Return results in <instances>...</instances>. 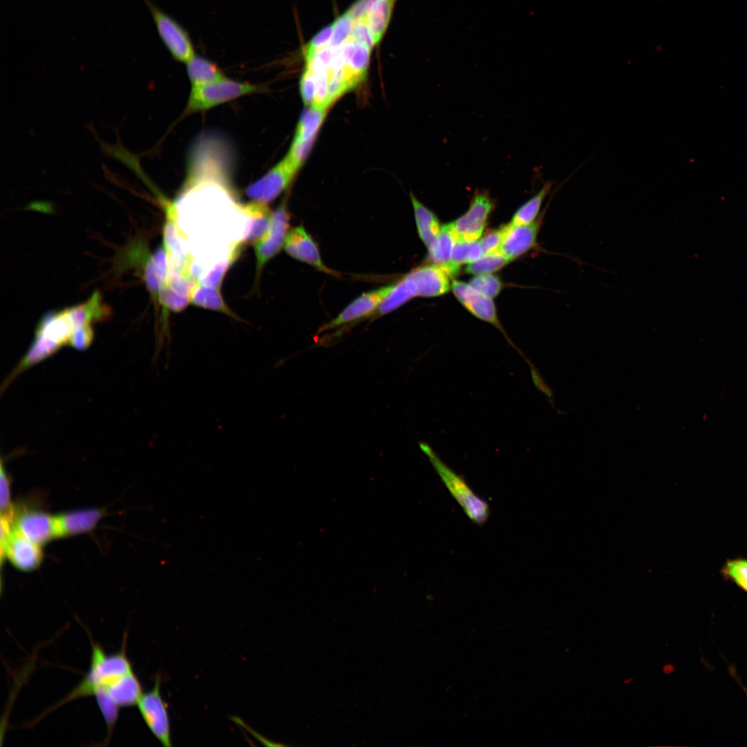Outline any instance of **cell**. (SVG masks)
Returning <instances> with one entry per match:
<instances>
[{"instance_id":"28","label":"cell","mask_w":747,"mask_h":747,"mask_svg":"<svg viewBox=\"0 0 747 747\" xmlns=\"http://www.w3.org/2000/svg\"><path fill=\"white\" fill-rule=\"evenodd\" d=\"M326 109L309 107L301 116L292 143L301 144L315 140L325 118Z\"/></svg>"},{"instance_id":"33","label":"cell","mask_w":747,"mask_h":747,"mask_svg":"<svg viewBox=\"0 0 747 747\" xmlns=\"http://www.w3.org/2000/svg\"><path fill=\"white\" fill-rule=\"evenodd\" d=\"M721 573L747 593V558L727 560L721 569Z\"/></svg>"},{"instance_id":"41","label":"cell","mask_w":747,"mask_h":747,"mask_svg":"<svg viewBox=\"0 0 747 747\" xmlns=\"http://www.w3.org/2000/svg\"><path fill=\"white\" fill-rule=\"evenodd\" d=\"M0 487L1 514H3L10 512L13 506L10 497V481L2 461L1 462Z\"/></svg>"},{"instance_id":"43","label":"cell","mask_w":747,"mask_h":747,"mask_svg":"<svg viewBox=\"0 0 747 747\" xmlns=\"http://www.w3.org/2000/svg\"><path fill=\"white\" fill-rule=\"evenodd\" d=\"M742 688H743L744 690L745 691V692H746V694L747 695V690L744 687V685H742Z\"/></svg>"},{"instance_id":"18","label":"cell","mask_w":747,"mask_h":747,"mask_svg":"<svg viewBox=\"0 0 747 747\" xmlns=\"http://www.w3.org/2000/svg\"><path fill=\"white\" fill-rule=\"evenodd\" d=\"M344 70L356 87L364 81L369 64L371 48L348 40L339 46Z\"/></svg>"},{"instance_id":"26","label":"cell","mask_w":747,"mask_h":747,"mask_svg":"<svg viewBox=\"0 0 747 747\" xmlns=\"http://www.w3.org/2000/svg\"><path fill=\"white\" fill-rule=\"evenodd\" d=\"M190 302L238 319L224 302L220 288L204 286L196 280L191 290Z\"/></svg>"},{"instance_id":"30","label":"cell","mask_w":747,"mask_h":747,"mask_svg":"<svg viewBox=\"0 0 747 747\" xmlns=\"http://www.w3.org/2000/svg\"><path fill=\"white\" fill-rule=\"evenodd\" d=\"M552 186V182H546L535 195L517 210L512 218L511 223L528 225L535 221L543 201L551 192Z\"/></svg>"},{"instance_id":"34","label":"cell","mask_w":747,"mask_h":747,"mask_svg":"<svg viewBox=\"0 0 747 747\" xmlns=\"http://www.w3.org/2000/svg\"><path fill=\"white\" fill-rule=\"evenodd\" d=\"M333 24V33L329 46L338 47L348 41L353 24V18L347 10L337 17Z\"/></svg>"},{"instance_id":"20","label":"cell","mask_w":747,"mask_h":747,"mask_svg":"<svg viewBox=\"0 0 747 747\" xmlns=\"http://www.w3.org/2000/svg\"><path fill=\"white\" fill-rule=\"evenodd\" d=\"M243 211L248 217V223L242 243L255 244L268 232L273 213L266 203L252 201L243 204Z\"/></svg>"},{"instance_id":"4","label":"cell","mask_w":747,"mask_h":747,"mask_svg":"<svg viewBox=\"0 0 747 747\" xmlns=\"http://www.w3.org/2000/svg\"><path fill=\"white\" fill-rule=\"evenodd\" d=\"M120 268H133L142 278L150 295L157 306L161 282L147 243L143 238H137L124 248L118 259Z\"/></svg>"},{"instance_id":"25","label":"cell","mask_w":747,"mask_h":747,"mask_svg":"<svg viewBox=\"0 0 747 747\" xmlns=\"http://www.w3.org/2000/svg\"><path fill=\"white\" fill-rule=\"evenodd\" d=\"M456 239L451 223L445 225L441 227L434 245L428 249L430 261L441 267L450 277H452L450 267L452 251Z\"/></svg>"},{"instance_id":"29","label":"cell","mask_w":747,"mask_h":747,"mask_svg":"<svg viewBox=\"0 0 747 747\" xmlns=\"http://www.w3.org/2000/svg\"><path fill=\"white\" fill-rule=\"evenodd\" d=\"M416 297L413 284L407 275L395 284L393 289L378 307L374 315L382 316L401 306Z\"/></svg>"},{"instance_id":"13","label":"cell","mask_w":747,"mask_h":747,"mask_svg":"<svg viewBox=\"0 0 747 747\" xmlns=\"http://www.w3.org/2000/svg\"><path fill=\"white\" fill-rule=\"evenodd\" d=\"M41 547L14 528L1 555V564L2 565L4 557H7L17 569L23 571H33L38 568L43 559Z\"/></svg>"},{"instance_id":"19","label":"cell","mask_w":747,"mask_h":747,"mask_svg":"<svg viewBox=\"0 0 747 747\" xmlns=\"http://www.w3.org/2000/svg\"><path fill=\"white\" fill-rule=\"evenodd\" d=\"M62 347L59 343L41 334H35V340L26 355L3 381L1 393L23 371L53 355Z\"/></svg>"},{"instance_id":"5","label":"cell","mask_w":747,"mask_h":747,"mask_svg":"<svg viewBox=\"0 0 747 747\" xmlns=\"http://www.w3.org/2000/svg\"><path fill=\"white\" fill-rule=\"evenodd\" d=\"M142 1L148 8L158 33L167 50L176 60L186 64L195 55L192 42L186 30L160 10L151 0Z\"/></svg>"},{"instance_id":"12","label":"cell","mask_w":747,"mask_h":747,"mask_svg":"<svg viewBox=\"0 0 747 747\" xmlns=\"http://www.w3.org/2000/svg\"><path fill=\"white\" fill-rule=\"evenodd\" d=\"M14 528L41 546L57 537L55 516L39 509L18 510L15 508Z\"/></svg>"},{"instance_id":"2","label":"cell","mask_w":747,"mask_h":747,"mask_svg":"<svg viewBox=\"0 0 747 747\" xmlns=\"http://www.w3.org/2000/svg\"><path fill=\"white\" fill-rule=\"evenodd\" d=\"M419 445L469 518L477 524L486 522L490 513L488 504L475 495L463 478L442 461L427 443L421 442Z\"/></svg>"},{"instance_id":"8","label":"cell","mask_w":747,"mask_h":747,"mask_svg":"<svg viewBox=\"0 0 747 747\" xmlns=\"http://www.w3.org/2000/svg\"><path fill=\"white\" fill-rule=\"evenodd\" d=\"M494 208L495 202L487 190H475L466 212L451 223L456 239L472 241L479 239Z\"/></svg>"},{"instance_id":"37","label":"cell","mask_w":747,"mask_h":747,"mask_svg":"<svg viewBox=\"0 0 747 747\" xmlns=\"http://www.w3.org/2000/svg\"><path fill=\"white\" fill-rule=\"evenodd\" d=\"M233 262V261L228 259L214 264L205 270L196 281L204 286L220 288L223 279L228 268Z\"/></svg>"},{"instance_id":"38","label":"cell","mask_w":747,"mask_h":747,"mask_svg":"<svg viewBox=\"0 0 747 747\" xmlns=\"http://www.w3.org/2000/svg\"><path fill=\"white\" fill-rule=\"evenodd\" d=\"M348 40L364 44L371 48L374 46L367 23L365 14L353 20L352 30Z\"/></svg>"},{"instance_id":"1","label":"cell","mask_w":747,"mask_h":747,"mask_svg":"<svg viewBox=\"0 0 747 747\" xmlns=\"http://www.w3.org/2000/svg\"><path fill=\"white\" fill-rule=\"evenodd\" d=\"M124 643L118 652L107 654L102 647L91 640V655L89 670L79 684L64 699L49 708L45 713L76 699L94 696L106 692L125 676L134 672L129 660Z\"/></svg>"},{"instance_id":"31","label":"cell","mask_w":747,"mask_h":747,"mask_svg":"<svg viewBox=\"0 0 747 747\" xmlns=\"http://www.w3.org/2000/svg\"><path fill=\"white\" fill-rule=\"evenodd\" d=\"M483 255L479 241H466L456 239L454 244L450 267L452 277L456 275L460 266L464 263H470L479 259Z\"/></svg>"},{"instance_id":"40","label":"cell","mask_w":747,"mask_h":747,"mask_svg":"<svg viewBox=\"0 0 747 747\" xmlns=\"http://www.w3.org/2000/svg\"><path fill=\"white\" fill-rule=\"evenodd\" d=\"M299 91L306 105L311 107L316 94V84L313 75L304 70L299 80Z\"/></svg>"},{"instance_id":"21","label":"cell","mask_w":747,"mask_h":747,"mask_svg":"<svg viewBox=\"0 0 747 747\" xmlns=\"http://www.w3.org/2000/svg\"><path fill=\"white\" fill-rule=\"evenodd\" d=\"M75 328L66 308L46 314L39 321L35 334H41L63 346L68 343Z\"/></svg>"},{"instance_id":"6","label":"cell","mask_w":747,"mask_h":747,"mask_svg":"<svg viewBox=\"0 0 747 747\" xmlns=\"http://www.w3.org/2000/svg\"><path fill=\"white\" fill-rule=\"evenodd\" d=\"M453 293L457 299L465 308L477 318L488 322L496 327L504 335L510 346L528 365L530 370L535 369L534 365L526 355L513 343L506 334L501 324L496 311V308L491 298L476 290L470 284L454 281L452 284Z\"/></svg>"},{"instance_id":"15","label":"cell","mask_w":747,"mask_h":747,"mask_svg":"<svg viewBox=\"0 0 747 747\" xmlns=\"http://www.w3.org/2000/svg\"><path fill=\"white\" fill-rule=\"evenodd\" d=\"M542 217L528 225L511 223L502 227L503 237L499 250L509 261L528 252L536 245Z\"/></svg>"},{"instance_id":"9","label":"cell","mask_w":747,"mask_h":747,"mask_svg":"<svg viewBox=\"0 0 747 747\" xmlns=\"http://www.w3.org/2000/svg\"><path fill=\"white\" fill-rule=\"evenodd\" d=\"M137 706L145 724L154 735L164 746H171L169 718L167 704L161 696L158 676L152 689L142 694Z\"/></svg>"},{"instance_id":"42","label":"cell","mask_w":747,"mask_h":747,"mask_svg":"<svg viewBox=\"0 0 747 747\" xmlns=\"http://www.w3.org/2000/svg\"><path fill=\"white\" fill-rule=\"evenodd\" d=\"M502 228L488 232L479 241L483 255L499 251L502 241Z\"/></svg>"},{"instance_id":"10","label":"cell","mask_w":747,"mask_h":747,"mask_svg":"<svg viewBox=\"0 0 747 747\" xmlns=\"http://www.w3.org/2000/svg\"><path fill=\"white\" fill-rule=\"evenodd\" d=\"M288 226L289 214L286 203L283 201L273 212L268 232L255 243L257 278L260 275L264 266L284 247Z\"/></svg>"},{"instance_id":"16","label":"cell","mask_w":747,"mask_h":747,"mask_svg":"<svg viewBox=\"0 0 747 747\" xmlns=\"http://www.w3.org/2000/svg\"><path fill=\"white\" fill-rule=\"evenodd\" d=\"M104 515L100 508H84L55 516L57 537L73 536L92 531Z\"/></svg>"},{"instance_id":"3","label":"cell","mask_w":747,"mask_h":747,"mask_svg":"<svg viewBox=\"0 0 747 747\" xmlns=\"http://www.w3.org/2000/svg\"><path fill=\"white\" fill-rule=\"evenodd\" d=\"M260 91V86L240 82L226 77L210 84L193 86L188 98L185 112L190 113L207 110Z\"/></svg>"},{"instance_id":"36","label":"cell","mask_w":747,"mask_h":747,"mask_svg":"<svg viewBox=\"0 0 747 747\" xmlns=\"http://www.w3.org/2000/svg\"><path fill=\"white\" fill-rule=\"evenodd\" d=\"M333 33V22L320 30L304 47L303 55L306 61L310 59L315 53L329 45Z\"/></svg>"},{"instance_id":"17","label":"cell","mask_w":747,"mask_h":747,"mask_svg":"<svg viewBox=\"0 0 747 747\" xmlns=\"http://www.w3.org/2000/svg\"><path fill=\"white\" fill-rule=\"evenodd\" d=\"M407 276L414 285L416 296H439L447 293L450 288V276L434 264L418 267Z\"/></svg>"},{"instance_id":"27","label":"cell","mask_w":747,"mask_h":747,"mask_svg":"<svg viewBox=\"0 0 747 747\" xmlns=\"http://www.w3.org/2000/svg\"><path fill=\"white\" fill-rule=\"evenodd\" d=\"M186 64L192 86L210 84L225 77L216 64L201 56L194 55Z\"/></svg>"},{"instance_id":"14","label":"cell","mask_w":747,"mask_h":747,"mask_svg":"<svg viewBox=\"0 0 747 747\" xmlns=\"http://www.w3.org/2000/svg\"><path fill=\"white\" fill-rule=\"evenodd\" d=\"M284 248L293 258L306 263L321 272L327 274L333 273L324 264L317 244L304 227L296 226L288 231Z\"/></svg>"},{"instance_id":"32","label":"cell","mask_w":747,"mask_h":747,"mask_svg":"<svg viewBox=\"0 0 747 747\" xmlns=\"http://www.w3.org/2000/svg\"><path fill=\"white\" fill-rule=\"evenodd\" d=\"M510 261L500 252L484 254L477 260L470 262L466 267V272L474 275L490 274L495 272Z\"/></svg>"},{"instance_id":"23","label":"cell","mask_w":747,"mask_h":747,"mask_svg":"<svg viewBox=\"0 0 747 747\" xmlns=\"http://www.w3.org/2000/svg\"><path fill=\"white\" fill-rule=\"evenodd\" d=\"M67 309L75 327L102 321L111 314L99 292L93 293L86 302Z\"/></svg>"},{"instance_id":"35","label":"cell","mask_w":747,"mask_h":747,"mask_svg":"<svg viewBox=\"0 0 747 747\" xmlns=\"http://www.w3.org/2000/svg\"><path fill=\"white\" fill-rule=\"evenodd\" d=\"M469 284L476 290L491 299L496 297L502 288L499 278L491 274L478 275Z\"/></svg>"},{"instance_id":"39","label":"cell","mask_w":747,"mask_h":747,"mask_svg":"<svg viewBox=\"0 0 747 747\" xmlns=\"http://www.w3.org/2000/svg\"><path fill=\"white\" fill-rule=\"evenodd\" d=\"M94 331L91 324H83L73 330L68 344L77 350L86 349L93 342Z\"/></svg>"},{"instance_id":"22","label":"cell","mask_w":747,"mask_h":747,"mask_svg":"<svg viewBox=\"0 0 747 747\" xmlns=\"http://www.w3.org/2000/svg\"><path fill=\"white\" fill-rule=\"evenodd\" d=\"M394 1L367 0L365 15L374 46L380 42L386 32L391 17Z\"/></svg>"},{"instance_id":"24","label":"cell","mask_w":747,"mask_h":747,"mask_svg":"<svg viewBox=\"0 0 747 747\" xmlns=\"http://www.w3.org/2000/svg\"><path fill=\"white\" fill-rule=\"evenodd\" d=\"M410 199L419 237L428 250L435 243L441 227L434 213L420 202L412 193Z\"/></svg>"},{"instance_id":"11","label":"cell","mask_w":747,"mask_h":747,"mask_svg":"<svg viewBox=\"0 0 747 747\" xmlns=\"http://www.w3.org/2000/svg\"><path fill=\"white\" fill-rule=\"evenodd\" d=\"M395 284L365 293L353 299L335 318L319 329V333L354 323L374 315L393 289Z\"/></svg>"},{"instance_id":"7","label":"cell","mask_w":747,"mask_h":747,"mask_svg":"<svg viewBox=\"0 0 747 747\" xmlns=\"http://www.w3.org/2000/svg\"><path fill=\"white\" fill-rule=\"evenodd\" d=\"M298 169L286 156L265 175L247 187L245 194L253 201L267 204L288 188Z\"/></svg>"}]
</instances>
